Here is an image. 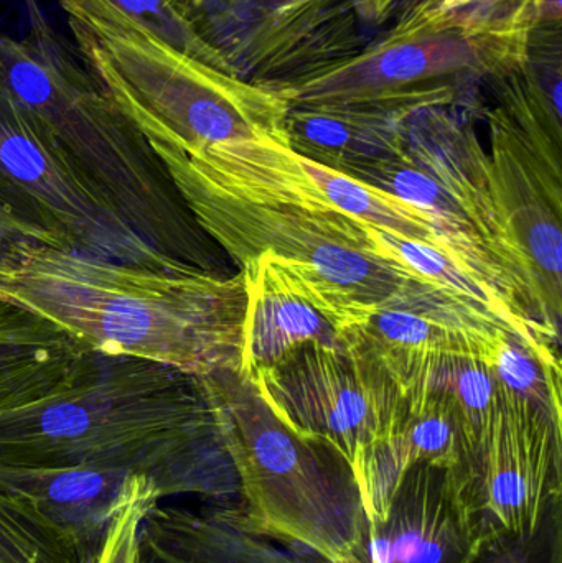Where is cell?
<instances>
[{"mask_svg":"<svg viewBox=\"0 0 562 563\" xmlns=\"http://www.w3.org/2000/svg\"><path fill=\"white\" fill-rule=\"evenodd\" d=\"M472 460L474 449L454 402L422 386L406 387L395 426L373 450L359 478L368 522L383 518L393 489L412 466H441L464 483Z\"/></svg>","mask_w":562,"mask_h":563,"instance_id":"14","label":"cell"},{"mask_svg":"<svg viewBox=\"0 0 562 563\" xmlns=\"http://www.w3.org/2000/svg\"><path fill=\"white\" fill-rule=\"evenodd\" d=\"M135 473L98 466L0 465V495L55 536L79 563H91Z\"/></svg>","mask_w":562,"mask_h":563,"instance_id":"13","label":"cell"},{"mask_svg":"<svg viewBox=\"0 0 562 563\" xmlns=\"http://www.w3.org/2000/svg\"><path fill=\"white\" fill-rule=\"evenodd\" d=\"M469 2V0H448L449 5H461V3Z\"/></svg>","mask_w":562,"mask_h":563,"instance_id":"24","label":"cell"},{"mask_svg":"<svg viewBox=\"0 0 562 563\" xmlns=\"http://www.w3.org/2000/svg\"><path fill=\"white\" fill-rule=\"evenodd\" d=\"M411 386L444 394L454 402L464 420L475 459L500 394L502 383L492 367L477 356L444 354L429 361L403 389Z\"/></svg>","mask_w":562,"mask_h":563,"instance_id":"17","label":"cell"},{"mask_svg":"<svg viewBox=\"0 0 562 563\" xmlns=\"http://www.w3.org/2000/svg\"><path fill=\"white\" fill-rule=\"evenodd\" d=\"M426 68L425 53L416 46H398L382 58V71L393 79H411Z\"/></svg>","mask_w":562,"mask_h":563,"instance_id":"23","label":"cell"},{"mask_svg":"<svg viewBox=\"0 0 562 563\" xmlns=\"http://www.w3.org/2000/svg\"><path fill=\"white\" fill-rule=\"evenodd\" d=\"M491 184L541 323L560 334L562 308V170L560 157L500 137L491 158Z\"/></svg>","mask_w":562,"mask_h":563,"instance_id":"10","label":"cell"},{"mask_svg":"<svg viewBox=\"0 0 562 563\" xmlns=\"http://www.w3.org/2000/svg\"><path fill=\"white\" fill-rule=\"evenodd\" d=\"M0 563H79L63 542L0 495Z\"/></svg>","mask_w":562,"mask_h":563,"instance_id":"19","label":"cell"},{"mask_svg":"<svg viewBox=\"0 0 562 563\" xmlns=\"http://www.w3.org/2000/svg\"><path fill=\"white\" fill-rule=\"evenodd\" d=\"M29 241L35 244H49V246L63 247L62 243L46 231L40 230L35 224L20 217L2 197H0V257L15 246V244ZM65 250V247H63Z\"/></svg>","mask_w":562,"mask_h":563,"instance_id":"22","label":"cell"},{"mask_svg":"<svg viewBox=\"0 0 562 563\" xmlns=\"http://www.w3.org/2000/svg\"><path fill=\"white\" fill-rule=\"evenodd\" d=\"M0 197L65 250L152 269L187 266L148 246L73 164L45 125L2 86Z\"/></svg>","mask_w":562,"mask_h":563,"instance_id":"6","label":"cell"},{"mask_svg":"<svg viewBox=\"0 0 562 563\" xmlns=\"http://www.w3.org/2000/svg\"><path fill=\"white\" fill-rule=\"evenodd\" d=\"M482 539L461 482L441 466H412L368 522L365 563H465Z\"/></svg>","mask_w":562,"mask_h":563,"instance_id":"12","label":"cell"},{"mask_svg":"<svg viewBox=\"0 0 562 563\" xmlns=\"http://www.w3.org/2000/svg\"><path fill=\"white\" fill-rule=\"evenodd\" d=\"M129 19L145 26L172 48L194 56L201 53L197 36L174 0H104Z\"/></svg>","mask_w":562,"mask_h":563,"instance_id":"21","label":"cell"},{"mask_svg":"<svg viewBox=\"0 0 562 563\" xmlns=\"http://www.w3.org/2000/svg\"><path fill=\"white\" fill-rule=\"evenodd\" d=\"M0 465L128 470L147 476L162 499L240 498L200 377L99 351H85L43 396L0 410Z\"/></svg>","mask_w":562,"mask_h":563,"instance_id":"1","label":"cell"},{"mask_svg":"<svg viewBox=\"0 0 562 563\" xmlns=\"http://www.w3.org/2000/svg\"><path fill=\"white\" fill-rule=\"evenodd\" d=\"M505 334L510 333L465 310L428 282L412 280L395 297L375 305L352 343L403 389L429 361L444 354L477 356L491 366Z\"/></svg>","mask_w":562,"mask_h":563,"instance_id":"11","label":"cell"},{"mask_svg":"<svg viewBox=\"0 0 562 563\" xmlns=\"http://www.w3.org/2000/svg\"><path fill=\"white\" fill-rule=\"evenodd\" d=\"M465 563H562V498L528 531L484 539Z\"/></svg>","mask_w":562,"mask_h":563,"instance_id":"18","label":"cell"},{"mask_svg":"<svg viewBox=\"0 0 562 563\" xmlns=\"http://www.w3.org/2000/svg\"><path fill=\"white\" fill-rule=\"evenodd\" d=\"M0 303L45 318L89 351L194 376L241 366L243 273L152 269L22 241L0 257Z\"/></svg>","mask_w":562,"mask_h":563,"instance_id":"2","label":"cell"},{"mask_svg":"<svg viewBox=\"0 0 562 563\" xmlns=\"http://www.w3.org/2000/svg\"><path fill=\"white\" fill-rule=\"evenodd\" d=\"M200 380L236 472L244 526L320 563H365L368 518L346 460L287 427L240 369Z\"/></svg>","mask_w":562,"mask_h":563,"instance_id":"5","label":"cell"},{"mask_svg":"<svg viewBox=\"0 0 562 563\" xmlns=\"http://www.w3.org/2000/svg\"><path fill=\"white\" fill-rule=\"evenodd\" d=\"M241 273L246 313L240 371L250 379L304 344L349 346L375 308L300 261L264 253Z\"/></svg>","mask_w":562,"mask_h":563,"instance_id":"9","label":"cell"},{"mask_svg":"<svg viewBox=\"0 0 562 563\" xmlns=\"http://www.w3.org/2000/svg\"><path fill=\"white\" fill-rule=\"evenodd\" d=\"M155 154L197 227L240 267L264 253L300 261L368 305L421 280L383 260L372 227L343 213L320 184L319 164L284 139Z\"/></svg>","mask_w":562,"mask_h":563,"instance_id":"3","label":"cell"},{"mask_svg":"<svg viewBox=\"0 0 562 563\" xmlns=\"http://www.w3.org/2000/svg\"><path fill=\"white\" fill-rule=\"evenodd\" d=\"M251 380L294 432L342 455L356 482L403 404L401 387L355 343L304 344Z\"/></svg>","mask_w":562,"mask_h":563,"instance_id":"7","label":"cell"},{"mask_svg":"<svg viewBox=\"0 0 562 563\" xmlns=\"http://www.w3.org/2000/svg\"><path fill=\"white\" fill-rule=\"evenodd\" d=\"M23 38L0 32V86L32 112L122 220L164 256L205 267L200 228L147 139L25 0Z\"/></svg>","mask_w":562,"mask_h":563,"instance_id":"4","label":"cell"},{"mask_svg":"<svg viewBox=\"0 0 562 563\" xmlns=\"http://www.w3.org/2000/svg\"><path fill=\"white\" fill-rule=\"evenodd\" d=\"M85 351L45 318L0 303V410L48 393L68 376Z\"/></svg>","mask_w":562,"mask_h":563,"instance_id":"16","label":"cell"},{"mask_svg":"<svg viewBox=\"0 0 562 563\" xmlns=\"http://www.w3.org/2000/svg\"><path fill=\"white\" fill-rule=\"evenodd\" d=\"M462 492L482 539L533 528L562 498V417L502 384Z\"/></svg>","mask_w":562,"mask_h":563,"instance_id":"8","label":"cell"},{"mask_svg":"<svg viewBox=\"0 0 562 563\" xmlns=\"http://www.w3.org/2000/svg\"><path fill=\"white\" fill-rule=\"evenodd\" d=\"M157 486L147 476L135 475L128 496L115 512L98 555L91 563H142L141 526L148 512L161 505Z\"/></svg>","mask_w":562,"mask_h":563,"instance_id":"20","label":"cell"},{"mask_svg":"<svg viewBox=\"0 0 562 563\" xmlns=\"http://www.w3.org/2000/svg\"><path fill=\"white\" fill-rule=\"evenodd\" d=\"M139 541L142 563H320L251 532L238 503L200 511L155 506Z\"/></svg>","mask_w":562,"mask_h":563,"instance_id":"15","label":"cell"}]
</instances>
